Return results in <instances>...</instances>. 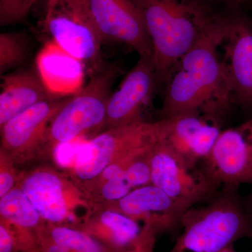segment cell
<instances>
[{"label":"cell","mask_w":252,"mask_h":252,"mask_svg":"<svg viewBox=\"0 0 252 252\" xmlns=\"http://www.w3.org/2000/svg\"><path fill=\"white\" fill-rule=\"evenodd\" d=\"M238 128L243 134L252 152V119L244 123Z\"/></svg>","instance_id":"cell-28"},{"label":"cell","mask_w":252,"mask_h":252,"mask_svg":"<svg viewBox=\"0 0 252 252\" xmlns=\"http://www.w3.org/2000/svg\"><path fill=\"white\" fill-rule=\"evenodd\" d=\"M152 149L136 157L126 169V178L132 190L152 184L151 164Z\"/></svg>","instance_id":"cell-22"},{"label":"cell","mask_w":252,"mask_h":252,"mask_svg":"<svg viewBox=\"0 0 252 252\" xmlns=\"http://www.w3.org/2000/svg\"><path fill=\"white\" fill-rule=\"evenodd\" d=\"M157 89L153 56H139L119 89L111 94L99 132L144 122L142 112Z\"/></svg>","instance_id":"cell-12"},{"label":"cell","mask_w":252,"mask_h":252,"mask_svg":"<svg viewBox=\"0 0 252 252\" xmlns=\"http://www.w3.org/2000/svg\"><path fill=\"white\" fill-rule=\"evenodd\" d=\"M0 222L14 235L19 252H41L46 222L22 189L16 186L0 198Z\"/></svg>","instance_id":"cell-17"},{"label":"cell","mask_w":252,"mask_h":252,"mask_svg":"<svg viewBox=\"0 0 252 252\" xmlns=\"http://www.w3.org/2000/svg\"><path fill=\"white\" fill-rule=\"evenodd\" d=\"M153 46L157 88H162L177 61L190 51L221 12L210 0H133Z\"/></svg>","instance_id":"cell-2"},{"label":"cell","mask_w":252,"mask_h":252,"mask_svg":"<svg viewBox=\"0 0 252 252\" xmlns=\"http://www.w3.org/2000/svg\"><path fill=\"white\" fill-rule=\"evenodd\" d=\"M41 26L50 40L84 63L89 77L107 64L102 36L86 0H48Z\"/></svg>","instance_id":"cell-6"},{"label":"cell","mask_w":252,"mask_h":252,"mask_svg":"<svg viewBox=\"0 0 252 252\" xmlns=\"http://www.w3.org/2000/svg\"><path fill=\"white\" fill-rule=\"evenodd\" d=\"M97 207L119 212L137 222L151 223L158 233L180 225L187 211L152 184L133 189L117 201Z\"/></svg>","instance_id":"cell-14"},{"label":"cell","mask_w":252,"mask_h":252,"mask_svg":"<svg viewBox=\"0 0 252 252\" xmlns=\"http://www.w3.org/2000/svg\"><path fill=\"white\" fill-rule=\"evenodd\" d=\"M37 2L38 0H0V25L5 26L21 22Z\"/></svg>","instance_id":"cell-23"},{"label":"cell","mask_w":252,"mask_h":252,"mask_svg":"<svg viewBox=\"0 0 252 252\" xmlns=\"http://www.w3.org/2000/svg\"><path fill=\"white\" fill-rule=\"evenodd\" d=\"M53 97L37 72L31 69L1 76L0 126L38 102Z\"/></svg>","instance_id":"cell-18"},{"label":"cell","mask_w":252,"mask_h":252,"mask_svg":"<svg viewBox=\"0 0 252 252\" xmlns=\"http://www.w3.org/2000/svg\"><path fill=\"white\" fill-rule=\"evenodd\" d=\"M238 190L225 186L204 205L189 209L181 220L182 234L169 252H220L252 237V215Z\"/></svg>","instance_id":"cell-3"},{"label":"cell","mask_w":252,"mask_h":252,"mask_svg":"<svg viewBox=\"0 0 252 252\" xmlns=\"http://www.w3.org/2000/svg\"><path fill=\"white\" fill-rule=\"evenodd\" d=\"M68 97H53L34 104L0 126V149L18 167L45 154L48 127Z\"/></svg>","instance_id":"cell-10"},{"label":"cell","mask_w":252,"mask_h":252,"mask_svg":"<svg viewBox=\"0 0 252 252\" xmlns=\"http://www.w3.org/2000/svg\"><path fill=\"white\" fill-rule=\"evenodd\" d=\"M28 47L26 35L21 32L1 33L0 34V72L17 67L26 61Z\"/></svg>","instance_id":"cell-21"},{"label":"cell","mask_w":252,"mask_h":252,"mask_svg":"<svg viewBox=\"0 0 252 252\" xmlns=\"http://www.w3.org/2000/svg\"><path fill=\"white\" fill-rule=\"evenodd\" d=\"M158 233L154 225L148 222L144 223L135 242L124 252H153Z\"/></svg>","instance_id":"cell-25"},{"label":"cell","mask_w":252,"mask_h":252,"mask_svg":"<svg viewBox=\"0 0 252 252\" xmlns=\"http://www.w3.org/2000/svg\"><path fill=\"white\" fill-rule=\"evenodd\" d=\"M244 202L248 211L252 215V189L251 192L247 195L246 198H244Z\"/></svg>","instance_id":"cell-29"},{"label":"cell","mask_w":252,"mask_h":252,"mask_svg":"<svg viewBox=\"0 0 252 252\" xmlns=\"http://www.w3.org/2000/svg\"><path fill=\"white\" fill-rule=\"evenodd\" d=\"M40 239L41 252H124L109 248L83 230L64 225L46 223Z\"/></svg>","instance_id":"cell-20"},{"label":"cell","mask_w":252,"mask_h":252,"mask_svg":"<svg viewBox=\"0 0 252 252\" xmlns=\"http://www.w3.org/2000/svg\"><path fill=\"white\" fill-rule=\"evenodd\" d=\"M46 223L80 229L97 207L70 175L50 165L23 170L17 185Z\"/></svg>","instance_id":"cell-4"},{"label":"cell","mask_w":252,"mask_h":252,"mask_svg":"<svg viewBox=\"0 0 252 252\" xmlns=\"http://www.w3.org/2000/svg\"><path fill=\"white\" fill-rule=\"evenodd\" d=\"M201 162L204 174L217 189L252 185V152L238 127L222 130Z\"/></svg>","instance_id":"cell-13"},{"label":"cell","mask_w":252,"mask_h":252,"mask_svg":"<svg viewBox=\"0 0 252 252\" xmlns=\"http://www.w3.org/2000/svg\"><path fill=\"white\" fill-rule=\"evenodd\" d=\"M104 43L121 44L139 56H153L152 41L133 0H86Z\"/></svg>","instance_id":"cell-11"},{"label":"cell","mask_w":252,"mask_h":252,"mask_svg":"<svg viewBox=\"0 0 252 252\" xmlns=\"http://www.w3.org/2000/svg\"><path fill=\"white\" fill-rule=\"evenodd\" d=\"M22 171L9 154L0 149V198L16 187Z\"/></svg>","instance_id":"cell-24"},{"label":"cell","mask_w":252,"mask_h":252,"mask_svg":"<svg viewBox=\"0 0 252 252\" xmlns=\"http://www.w3.org/2000/svg\"><path fill=\"white\" fill-rule=\"evenodd\" d=\"M167 120L168 125L162 140L194 166L207 157L222 131L219 121L200 114Z\"/></svg>","instance_id":"cell-15"},{"label":"cell","mask_w":252,"mask_h":252,"mask_svg":"<svg viewBox=\"0 0 252 252\" xmlns=\"http://www.w3.org/2000/svg\"><path fill=\"white\" fill-rule=\"evenodd\" d=\"M36 72L54 97L74 94L84 86L86 69L84 63L49 40L36 58Z\"/></svg>","instance_id":"cell-16"},{"label":"cell","mask_w":252,"mask_h":252,"mask_svg":"<svg viewBox=\"0 0 252 252\" xmlns=\"http://www.w3.org/2000/svg\"><path fill=\"white\" fill-rule=\"evenodd\" d=\"M120 74L114 64L90 77L87 85L68 97L48 127L45 154L69 144L93 130L99 132L107 114L112 86Z\"/></svg>","instance_id":"cell-5"},{"label":"cell","mask_w":252,"mask_h":252,"mask_svg":"<svg viewBox=\"0 0 252 252\" xmlns=\"http://www.w3.org/2000/svg\"><path fill=\"white\" fill-rule=\"evenodd\" d=\"M138 222L108 209L97 207L88 215L80 230L109 248L124 252L140 234Z\"/></svg>","instance_id":"cell-19"},{"label":"cell","mask_w":252,"mask_h":252,"mask_svg":"<svg viewBox=\"0 0 252 252\" xmlns=\"http://www.w3.org/2000/svg\"><path fill=\"white\" fill-rule=\"evenodd\" d=\"M163 138V137H162ZM160 139L152 150V183L188 210L217 193L201 167L184 160Z\"/></svg>","instance_id":"cell-9"},{"label":"cell","mask_w":252,"mask_h":252,"mask_svg":"<svg viewBox=\"0 0 252 252\" xmlns=\"http://www.w3.org/2000/svg\"><path fill=\"white\" fill-rule=\"evenodd\" d=\"M47 1L48 0H38L37 4H42L44 9V7H45V5L46 4V2H47Z\"/></svg>","instance_id":"cell-31"},{"label":"cell","mask_w":252,"mask_h":252,"mask_svg":"<svg viewBox=\"0 0 252 252\" xmlns=\"http://www.w3.org/2000/svg\"><path fill=\"white\" fill-rule=\"evenodd\" d=\"M0 252H19L14 235L6 225L0 222Z\"/></svg>","instance_id":"cell-26"},{"label":"cell","mask_w":252,"mask_h":252,"mask_svg":"<svg viewBox=\"0 0 252 252\" xmlns=\"http://www.w3.org/2000/svg\"><path fill=\"white\" fill-rule=\"evenodd\" d=\"M224 14L172 68L164 84L161 119L200 114L220 121L233 103L217 45Z\"/></svg>","instance_id":"cell-1"},{"label":"cell","mask_w":252,"mask_h":252,"mask_svg":"<svg viewBox=\"0 0 252 252\" xmlns=\"http://www.w3.org/2000/svg\"><path fill=\"white\" fill-rule=\"evenodd\" d=\"M168 121L142 122L99 132L79 146L70 173L79 184L94 180L112 162L153 148L165 135Z\"/></svg>","instance_id":"cell-7"},{"label":"cell","mask_w":252,"mask_h":252,"mask_svg":"<svg viewBox=\"0 0 252 252\" xmlns=\"http://www.w3.org/2000/svg\"><path fill=\"white\" fill-rule=\"evenodd\" d=\"M215 5H222L226 8V11L241 9L242 6L248 4L249 0H210Z\"/></svg>","instance_id":"cell-27"},{"label":"cell","mask_w":252,"mask_h":252,"mask_svg":"<svg viewBox=\"0 0 252 252\" xmlns=\"http://www.w3.org/2000/svg\"><path fill=\"white\" fill-rule=\"evenodd\" d=\"M217 51L233 103L252 111V17L241 9L225 11Z\"/></svg>","instance_id":"cell-8"},{"label":"cell","mask_w":252,"mask_h":252,"mask_svg":"<svg viewBox=\"0 0 252 252\" xmlns=\"http://www.w3.org/2000/svg\"><path fill=\"white\" fill-rule=\"evenodd\" d=\"M248 4H251L252 5V0H249Z\"/></svg>","instance_id":"cell-32"},{"label":"cell","mask_w":252,"mask_h":252,"mask_svg":"<svg viewBox=\"0 0 252 252\" xmlns=\"http://www.w3.org/2000/svg\"><path fill=\"white\" fill-rule=\"evenodd\" d=\"M236 252L233 250V249L232 248V246L228 247V248L224 249V250H222L221 252Z\"/></svg>","instance_id":"cell-30"}]
</instances>
